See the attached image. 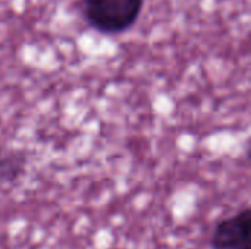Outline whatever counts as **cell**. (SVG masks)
I'll list each match as a JSON object with an SVG mask.
<instances>
[{
    "mask_svg": "<svg viewBox=\"0 0 251 249\" xmlns=\"http://www.w3.org/2000/svg\"><path fill=\"white\" fill-rule=\"evenodd\" d=\"M144 0H82L87 23L101 34H121L129 29L143 10Z\"/></svg>",
    "mask_w": 251,
    "mask_h": 249,
    "instance_id": "cell-1",
    "label": "cell"
},
{
    "mask_svg": "<svg viewBox=\"0 0 251 249\" xmlns=\"http://www.w3.org/2000/svg\"><path fill=\"white\" fill-rule=\"evenodd\" d=\"M251 210L244 208L234 216L216 223L212 236V249H251L250 248Z\"/></svg>",
    "mask_w": 251,
    "mask_h": 249,
    "instance_id": "cell-2",
    "label": "cell"
},
{
    "mask_svg": "<svg viewBox=\"0 0 251 249\" xmlns=\"http://www.w3.org/2000/svg\"><path fill=\"white\" fill-rule=\"evenodd\" d=\"M24 161L16 156H4L0 157V183L13 181L19 172L22 170Z\"/></svg>",
    "mask_w": 251,
    "mask_h": 249,
    "instance_id": "cell-3",
    "label": "cell"
}]
</instances>
